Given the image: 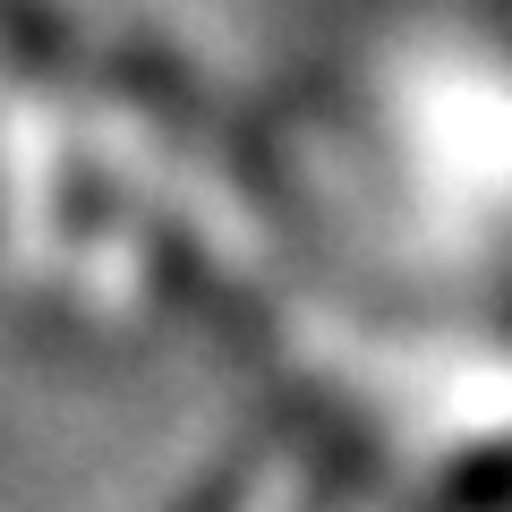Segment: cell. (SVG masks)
I'll use <instances>...</instances> for the list:
<instances>
[{
  "instance_id": "6da1fadb",
  "label": "cell",
  "mask_w": 512,
  "mask_h": 512,
  "mask_svg": "<svg viewBox=\"0 0 512 512\" xmlns=\"http://www.w3.org/2000/svg\"><path fill=\"white\" fill-rule=\"evenodd\" d=\"M0 52L26 60V69H60L69 60V26L43 0H0Z\"/></svg>"
}]
</instances>
